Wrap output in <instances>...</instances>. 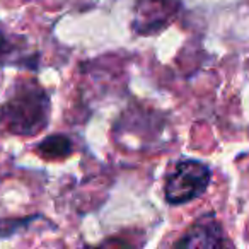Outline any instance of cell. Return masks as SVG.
I'll list each match as a JSON object with an SVG mask.
<instances>
[{
    "label": "cell",
    "mask_w": 249,
    "mask_h": 249,
    "mask_svg": "<svg viewBox=\"0 0 249 249\" xmlns=\"http://www.w3.org/2000/svg\"><path fill=\"white\" fill-rule=\"evenodd\" d=\"M52 103L36 80H19L0 107V124L9 133L33 137L46 128Z\"/></svg>",
    "instance_id": "6da1fadb"
},
{
    "label": "cell",
    "mask_w": 249,
    "mask_h": 249,
    "mask_svg": "<svg viewBox=\"0 0 249 249\" xmlns=\"http://www.w3.org/2000/svg\"><path fill=\"white\" fill-rule=\"evenodd\" d=\"M73 143L63 133H55L50 135L46 139H43L41 142L36 145V152L41 159L45 160H62L72 154Z\"/></svg>",
    "instance_id": "277c9868"
},
{
    "label": "cell",
    "mask_w": 249,
    "mask_h": 249,
    "mask_svg": "<svg viewBox=\"0 0 249 249\" xmlns=\"http://www.w3.org/2000/svg\"><path fill=\"white\" fill-rule=\"evenodd\" d=\"M225 244V235L220 222L213 213H207L195 220L186 234L176 242V248H220Z\"/></svg>",
    "instance_id": "3957f363"
},
{
    "label": "cell",
    "mask_w": 249,
    "mask_h": 249,
    "mask_svg": "<svg viewBox=\"0 0 249 249\" xmlns=\"http://www.w3.org/2000/svg\"><path fill=\"white\" fill-rule=\"evenodd\" d=\"M212 171L196 159H181L166 174L164 198L169 205H184L200 198L208 190Z\"/></svg>",
    "instance_id": "7a4b0ae2"
}]
</instances>
